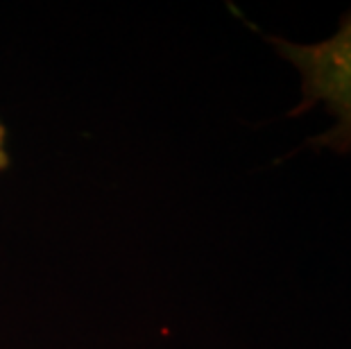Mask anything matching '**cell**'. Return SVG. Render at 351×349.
Instances as JSON below:
<instances>
[{
  "label": "cell",
  "mask_w": 351,
  "mask_h": 349,
  "mask_svg": "<svg viewBox=\"0 0 351 349\" xmlns=\"http://www.w3.org/2000/svg\"><path fill=\"white\" fill-rule=\"evenodd\" d=\"M5 136H7V132H5V125H3V121H0V170H5V168H7V150H5Z\"/></svg>",
  "instance_id": "7a4b0ae2"
},
{
  "label": "cell",
  "mask_w": 351,
  "mask_h": 349,
  "mask_svg": "<svg viewBox=\"0 0 351 349\" xmlns=\"http://www.w3.org/2000/svg\"><path fill=\"white\" fill-rule=\"evenodd\" d=\"M274 50L300 73L302 100L290 116L322 105L333 125L313 136L308 145L335 154H351V10L342 14L331 36L313 43H295L267 36Z\"/></svg>",
  "instance_id": "6da1fadb"
}]
</instances>
